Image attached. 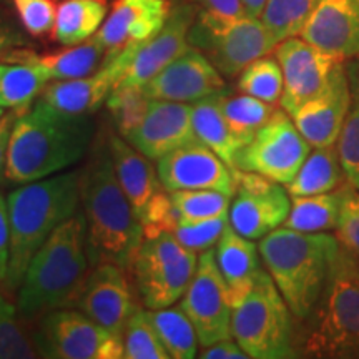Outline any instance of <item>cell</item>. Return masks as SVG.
<instances>
[{
	"mask_svg": "<svg viewBox=\"0 0 359 359\" xmlns=\"http://www.w3.org/2000/svg\"><path fill=\"white\" fill-rule=\"evenodd\" d=\"M93 138L88 115H74L40 100L20 110L12 128L7 155V182H37L79 163Z\"/></svg>",
	"mask_w": 359,
	"mask_h": 359,
	"instance_id": "6da1fadb",
	"label": "cell"
},
{
	"mask_svg": "<svg viewBox=\"0 0 359 359\" xmlns=\"http://www.w3.org/2000/svg\"><path fill=\"white\" fill-rule=\"evenodd\" d=\"M80 206L92 266L110 262L125 269L143 241V228L116 178L107 142H97L80 170Z\"/></svg>",
	"mask_w": 359,
	"mask_h": 359,
	"instance_id": "7a4b0ae2",
	"label": "cell"
},
{
	"mask_svg": "<svg viewBox=\"0 0 359 359\" xmlns=\"http://www.w3.org/2000/svg\"><path fill=\"white\" fill-rule=\"evenodd\" d=\"M87 224L83 212L72 215L40 246L17 290V309L35 320L57 308L72 306L88 276Z\"/></svg>",
	"mask_w": 359,
	"mask_h": 359,
	"instance_id": "3957f363",
	"label": "cell"
},
{
	"mask_svg": "<svg viewBox=\"0 0 359 359\" xmlns=\"http://www.w3.org/2000/svg\"><path fill=\"white\" fill-rule=\"evenodd\" d=\"M299 323L298 356L359 359V258L341 241L320 299Z\"/></svg>",
	"mask_w": 359,
	"mask_h": 359,
	"instance_id": "277c9868",
	"label": "cell"
},
{
	"mask_svg": "<svg viewBox=\"0 0 359 359\" xmlns=\"http://www.w3.org/2000/svg\"><path fill=\"white\" fill-rule=\"evenodd\" d=\"M11 259L4 285L19 290L30 259L53 230L80 206V172L57 173L13 190L7 198Z\"/></svg>",
	"mask_w": 359,
	"mask_h": 359,
	"instance_id": "5b68a950",
	"label": "cell"
},
{
	"mask_svg": "<svg viewBox=\"0 0 359 359\" xmlns=\"http://www.w3.org/2000/svg\"><path fill=\"white\" fill-rule=\"evenodd\" d=\"M338 246V236L331 231L304 233L286 226L276 228L259 240L264 269L296 321L306 320L320 299Z\"/></svg>",
	"mask_w": 359,
	"mask_h": 359,
	"instance_id": "8992f818",
	"label": "cell"
},
{
	"mask_svg": "<svg viewBox=\"0 0 359 359\" xmlns=\"http://www.w3.org/2000/svg\"><path fill=\"white\" fill-rule=\"evenodd\" d=\"M293 313L266 269L233 306L231 336L251 359L298 358Z\"/></svg>",
	"mask_w": 359,
	"mask_h": 359,
	"instance_id": "52a82bcc",
	"label": "cell"
},
{
	"mask_svg": "<svg viewBox=\"0 0 359 359\" xmlns=\"http://www.w3.org/2000/svg\"><path fill=\"white\" fill-rule=\"evenodd\" d=\"M198 257L178 241L173 231L143 238L135 251L128 271L133 286L148 309L173 306L195 276Z\"/></svg>",
	"mask_w": 359,
	"mask_h": 359,
	"instance_id": "ba28073f",
	"label": "cell"
},
{
	"mask_svg": "<svg viewBox=\"0 0 359 359\" xmlns=\"http://www.w3.org/2000/svg\"><path fill=\"white\" fill-rule=\"evenodd\" d=\"M188 42L203 52L224 77H236L259 57L275 50L276 40L262 19L245 15L236 19L201 11L193 22Z\"/></svg>",
	"mask_w": 359,
	"mask_h": 359,
	"instance_id": "9c48e42d",
	"label": "cell"
},
{
	"mask_svg": "<svg viewBox=\"0 0 359 359\" xmlns=\"http://www.w3.org/2000/svg\"><path fill=\"white\" fill-rule=\"evenodd\" d=\"M39 356L52 359H120L123 338L75 308H57L40 316L34 334Z\"/></svg>",
	"mask_w": 359,
	"mask_h": 359,
	"instance_id": "30bf717a",
	"label": "cell"
},
{
	"mask_svg": "<svg viewBox=\"0 0 359 359\" xmlns=\"http://www.w3.org/2000/svg\"><path fill=\"white\" fill-rule=\"evenodd\" d=\"M311 148L288 111L275 110L236 155L235 168L286 185L302 168Z\"/></svg>",
	"mask_w": 359,
	"mask_h": 359,
	"instance_id": "8fae6325",
	"label": "cell"
},
{
	"mask_svg": "<svg viewBox=\"0 0 359 359\" xmlns=\"http://www.w3.org/2000/svg\"><path fill=\"white\" fill-rule=\"evenodd\" d=\"M235 182V198L228 212L233 230L250 240H262L283 226L291 210L290 193L285 185L236 168Z\"/></svg>",
	"mask_w": 359,
	"mask_h": 359,
	"instance_id": "7c38bea8",
	"label": "cell"
},
{
	"mask_svg": "<svg viewBox=\"0 0 359 359\" xmlns=\"http://www.w3.org/2000/svg\"><path fill=\"white\" fill-rule=\"evenodd\" d=\"M180 306L195 326L201 348L231 338L233 308L213 248L201 251L195 276Z\"/></svg>",
	"mask_w": 359,
	"mask_h": 359,
	"instance_id": "4fadbf2b",
	"label": "cell"
},
{
	"mask_svg": "<svg viewBox=\"0 0 359 359\" xmlns=\"http://www.w3.org/2000/svg\"><path fill=\"white\" fill-rule=\"evenodd\" d=\"M72 306L122 338L130 318L140 309L125 268L110 262L93 266Z\"/></svg>",
	"mask_w": 359,
	"mask_h": 359,
	"instance_id": "5bb4252c",
	"label": "cell"
},
{
	"mask_svg": "<svg viewBox=\"0 0 359 359\" xmlns=\"http://www.w3.org/2000/svg\"><path fill=\"white\" fill-rule=\"evenodd\" d=\"M275 57L283 70L281 109L290 115L326 87L331 72L341 60L314 47L302 35L281 40L275 47Z\"/></svg>",
	"mask_w": 359,
	"mask_h": 359,
	"instance_id": "9a60e30c",
	"label": "cell"
},
{
	"mask_svg": "<svg viewBox=\"0 0 359 359\" xmlns=\"http://www.w3.org/2000/svg\"><path fill=\"white\" fill-rule=\"evenodd\" d=\"M156 172L165 191L217 190L235 195V170L198 140L161 156Z\"/></svg>",
	"mask_w": 359,
	"mask_h": 359,
	"instance_id": "2e32d148",
	"label": "cell"
},
{
	"mask_svg": "<svg viewBox=\"0 0 359 359\" xmlns=\"http://www.w3.org/2000/svg\"><path fill=\"white\" fill-rule=\"evenodd\" d=\"M226 90L223 75L198 48L188 47L172 64L143 85L151 100L196 103Z\"/></svg>",
	"mask_w": 359,
	"mask_h": 359,
	"instance_id": "e0dca14e",
	"label": "cell"
},
{
	"mask_svg": "<svg viewBox=\"0 0 359 359\" xmlns=\"http://www.w3.org/2000/svg\"><path fill=\"white\" fill-rule=\"evenodd\" d=\"M196 12L193 6H178L170 13L168 20L145 42L132 45L128 65L118 85H137L143 87L148 80L160 74L175 58L190 47L188 34Z\"/></svg>",
	"mask_w": 359,
	"mask_h": 359,
	"instance_id": "ac0fdd59",
	"label": "cell"
},
{
	"mask_svg": "<svg viewBox=\"0 0 359 359\" xmlns=\"http://www.w3.org/2000/svg\"><path fill=\"white\" fill-rule=\"evenodd\" d=\"M132 45L123 50L109 52L105 64L93 74L82 79L52 80L45 85L40 98L55 109L74 115H88L97 111L127 70Z\"/></svg>",
	"mask_w": 359,
	"mask_h": 359,
	"instance_id": "d6986e66",
	"label": "cell"
},
{
	"mask_svg": "<svg viewBox=\"0 0 359 359\" xmlns=\"http://www.w3.org/2000/svg\"><path fill=\"white\" fill-rule=\"evenodd\" d=\"M351 105L346 60H338L326 87L299 107L291 118L311 147L334 145Z\"/></svg>",
	"mask_w": 359,
	"mask_h": 359,
	"instance_id": "ffe728a7",
	"label": "cell"
},
{
	"mask_svg": "<svg viewBox=\"0 0 359 359\" xmlns=\"http://www.w3.org/2000/svg\"><path fill=\"white\" fill-rule=\"evenodd\" d=\"M123 138L150 160H160L175 148L196 140L191 107L187 103L150 98L143 120Z\"/></svg>",
	"mask_w": 359,
	"mask_h": 359,
	"instance_id": "44dd1931",
	"label": "cell"
},
{
	"mask_svg": "<svg viewBox=\"0 0 359 359\" xmlns=\"http://www.w3.org/2000/svg\"><path fill=\"white\" fill-rule=\"evenodd\" d=\"M299 35L341 60L359 57V0H320Z\"/></svg>",
	"mask_w": 359,
	"mask_h": 359,
	"instance_id": "7402d4cb",
	"label": "cell"
},
{
	"mask_svg": "<svg viewBox=\"0 0 359 359\" xmlns=\"http://www.w3.org/2000/svg\"><path fill=\"white\" fill-rule=\"evenodd\" d=\"M170 13L168 0H115L95 39L109 52H120L154 37Z\"/></svg>",
	"mask_w": 359,
	"mask_h": 359,
	"instance_id": "603a6c76",
	"label": "cell"
},
{
	"mask_svg": "<svg viewBox=\"0 0 359 359\" xmlns=\"http://www.w3.org/2000/svg\"><path fill=\"white\" fill-rule=\"evenodd\" d=\"M215 258L226 285L231 308L236 306L250 293L263 269L258 245L233 230L228 223L222 238L215 245Z\"/></svg>",
	"mask_w": 359,
	"mask_h": 359,
	"instance_id": "cb8c5ba5",
	"label": "cell"
},
{
	"mask_svg": "<svg viewBox=\"0 0 359 359\" xmlns=\"http://www.w3.org/2000/svg\"><path fill=\"white\" fill-rule=\"evenodd\" d=\"M107 145H109L111 161H114L116 178L140 222V215L145 206L150 203L156 193L163 190L158 172H155L150 158L130 145L122 135H107Z\"/></svg>",
	"mask_w": 359,
	"mask_h": 359,
	"instance_id": "d4e9b609",
	"label": "cell"
},
{
	"mask_svg": "<svg viewBox=\"0 0 359 359\" xmlns=\"http://www.w3.org/2000/svg\"><path fill=\"white\" fill-rule=\"evenodd\" d=\"M219 95L222 92L203 98L191 107L193 132L196 140L213 150L228 167L235 170L236 155L240 154L241 148L248 145L250 138L238 133L228 122L222 110Z\"/></svg>",
	"mask_w": 359,
	"mask_h": 359,
	"instance_id": "484cf974",
	"label": "cell"
},
{
	"mask_svg": "<svg viewBox=\"0 0 359 359\" xmlns=\"http://www.w3.org/2000/svg\"><path fill=\"white\" fill-rule=\"evenodd\" d=\"M358 191L351 183L344 182L333 191L308 196H293L291 210L283 226L304 233H327L338 226L344 201Z\"/></svg>",
	"mask_w": 359,
	"mask_h": 359,
	"instance_id": "4316f807",
	"label": "cell"
},
{
	"mask_svg": "<svg viewBox=\"0 0 359 359\" xmlns=\"http://www.w3.org/2000/svg\"><path fill=\"white\" fill-rule=\"evenodd\" d=\"M346 182L338 147H313L294 178L285 185L290 196H308L333 191Z\"/></svg>",
	"mask_w": 359,
	"mask_h": 359,
	"instance_id": "83f0119b",
	"label": "cell"
},
{
	"mask_svg": "<svg viewBox=\"0 0 359 359\" xmlns=\"http://www.w3.org/2000/svg\"><path fill=\"white\" fill-rule=\"evenodd\" d=\"M107 55H109V50L93 35L92 39L79 45H70L64 50L45 53V55L34 53L29 64L37 65L47 75L48 82L72 80L87 77L97 72L105 64Z\"/></svg>",
	"mask_w": 359,
	"mask_h": 359,
	"instance_id": "f1b7e54d",
	"label": "cell"
},
{
	"mask_svg": "<svg viewBox=\"0 0 359 359\" xmlns=\"http://www.w3.org/2000/svg\"><path fill=\"white\" fill-rule=\"evenodd\" d=\"M107 12V0H64L58 4L52 37L65 47L82 43L100 30Z\"/></svg>",
	"mask_w": 359,
	"mask_h": 359,
	"instance_id": "f546056e",
	"label": "cell"
},
{
	"mask_svg": "<svg viewBox=\"0 0 359 359\" xmlns=\"http://www.w3.org/2000/svg\"><path fill=\"white\" fill-rule=\"evenodd\" d=\"M161 343L172 359H193L198 356V334L182 306L148 309Z\"/></svg>",
	"mask_w": 359,
	"mask_h": 359,
	"instance_id": "4dcf8cb0",
	"label": "cell"
},
{
	"mask_svg": "<svg viewBox=\"0 0 359 359\" xmlns=\"http://www.w3.org/2000/svg\"><path fill=\"white\" fill-rule=\"evenodd\" d=\"M48 79L35 64H0V107L25 110L47 85Z\"/></svg>",
	"mask_w": 359,
	"mask_h": 359,
	"instance_id": "1f68e13d",
	"label": "cell"
},
{
	"mask_svg": "<svg viewBox=\"0 0 359 359\" xmlns=\"http://www.w3.org/2000/svg\"><path fill=\"white\" fill-rule=\"evenodd\" d=\"M346 70L351 88V105L336 147L346 180L359 191V57L348 58Z\"/></svg>",
	"mask_w": 359,
	"mask_h": 359,
	"instance_id": "d6a6232c",
	"label": "cell"
},
{
	"mask_svg": "<svg viewBox=\"0 0 359 359\" xmlns=\"http://www.w3.org/2000/svg\"><path fill=\"white\" fill-rule=\"evenodd\" d=\"M320 0H266L262 22L280 43L281 40L302 34L309 15Z\"/></svg>",
	"mask_w": 359,
	"mask_h": 359,
	"instance_id": "836d02e7",
	"label": "cell"
},
{
	"mask_svg": "<svg viewBox=\"0 0 359 359\" xmlns=\"http://www.w3.org/2000/svg\"><path fill=\"white\" fill-rule=\"evenodd\" d=\"M178 224L228 215L231 195L217 190H177L168 191Z\"/></svg>",
	"mask_w": 359,
	"mask_h": 359,
	"instance_id": "e575fe53",
	"label": "cell"
},
{
	"mask_svg": "<svg viewBox=\"0 0 359 359\" xmlns=\"http://www.w3.org/2000/svg\"><path fill=\"white\" fill-rule=\"evenodd\" d=\"M238 90L246 95L275 105L283 95V70L276 57H259L241 70L238 77Z\"/></svg>",
	"mask_w": 359,
	"mask_h": 359,
	"instance_id": "d590c367",
	"label": "cell"
},
{
	"mask_svg": "<svg viewBox=\"0 0 359 359\" xmlns=\"http://www.w3.org/2000/svg\"><path fill=\"white\" fill-rule=\"evenodd\" d=\"M222 110L231 127L246 138H253L259 127L268 122L269 116L275 114V107L271 103L259 100L257 97L246 95V93H238L231 95L228 88L219 95Z\"/></svg>",
	"mask_w": 359,
	"mask_h": 359,
	"instance_id": "8d00e7d4",
	"label": "cell"
},
{
	"mask_svg": "<svg viewBox=\"0 0 359 359\" xmlns=\"http://www.w3.org/2000/svg\"><path fill=\"white\" fill-rule=\"evenodd\" d=\"M125 359H168V353L156 333L148 311L140 308L130 318L123 331Z\"/></svg>",
	"mask_w": 359,
	"mask_h": 359,
	"instance_id": "74e56055",
	"label": "cell"
},
{
	"mask_svg": "<svg viewBox=\"0 0 359 359\" xmlns=\"http://www.w3.org/2000/svg\"><path fill=\"white\" fill-rule=\"evenodd\" d=\"M32 339L22 326L17 304L0 294V359L37 358L39 351Z\"/></svg>",
	"mask_w": 359,
	"mask_h": 359,
	"instance_id": "f35d334b",
	"label": "cell"
},
{
	"mask_svg": "<svg viewBox=\"0 0 359 359\" xmlns=\"http://www.w3.org/2000/svg\"><path fill=\"white\" fill-rule=\"evenodd\" d=\"M150 98L145 95L143 87L137 85H116L107 98V109L115 120V127L122 137L132 132L145 116Z\"/></svg>",
	"mask_w": 359,
	"mask_h": 359,
	"instance_id": "ab89813d",
	"label": "cell"
},
{
	"mask_svg": "<svg viewBox=\"0 0 359 359\" xmlns=\"http://www.w3.org/2000/svg\"><path fill=\"white\" fill-rule=\"evenodd\" d=\"M20 25L30 37H45L52 34L57 19L55 0H12Z\"/></svg>",
	"mask_w": 359,
	"mask_h": 359,
	"instance_id": "60d3db41",
	"label": "cell"
},
{
	"mask_svg": "<svg viewBox=\"0 0 359 359\" xmlns=\"http://www.w3.org/2000/svg\"><path fill=\"white\" fill-rule=\"evenodd\" d=\"M228 223H230L228 215L201 219V222L195 223H182L175 228L173 235L178 238V241L183 246L198 253V251L215 248Z\"/></svg>",
	"mask_w": 359,
	"mask_h": 359,
	"instance_id": "b9f144b4",
	"label": "cell"
},
{
	"mask_svg": "<svg viewBox=\"0 0 359 359\" xmlns=\"http://www.w3.org/2000/svg\"><path fill=\"white\" fill-rule=\"evenodd\" d=\"M140 223L143 238H155L161 233L173 231L178 226V218L170 193H165V190L156 193L140 215Z\"/></svg>",
	"mask_w": 359,
	"mask_h": 359,
	"instance_id": "7bdbcfd3",
	"label": "cell"
},
{
	"mask_svg": "<svg viewBox=\"0 0 359 359\" xmlns=\"http://www.w3.org/2000/svg\"><path fill=\"white\" fill-rule=\"evenodd\" d=\"M30 42L7 12L0 11V64H29Z\"/></svg>",
	"mask_w": 359,
	"mask_h": 359,
	"instance_id": "ee69618b",
	"label": "cell"
},
{
	"mask_svg": "<svg viewBox=\"0 0 359 359\" xmlns=\"http://www.w3.org/2000/svg\"><path fill=\"white\" fill-rule=\"evenodd\" d=\"M334 235L359 258V193L354 191L341 208Z\"/></svg>",
	"mask_w": 359,
	"mask_h": 359,
	"instance_id": "f6af8a7d",
	"label": "cell"
},
{
	"mask_svg": "<svg viewBox=\"0 0 359 359\" xmlns=\"http://www.w3.org/2000/svg\"><path fill=\"white\" fill-rule=\"evenodd\" d=\"M8 259H11V223H8V205L0 193V283L6 281Z\"/></svg>",
	"mask_w": 359,
	"mask_h": 359,
	"instance_id": "bcb514c9",
	"label": "cell"
},
{
	"mask_svg": "<svg viewBox=\"0 0 359 359\" xmlns=\"http://www.w3.org/2000/svg\"><path fill=\"white\" fill-rule=\"evenodd\" d=\"M198 356L201 359H248V354L241 349L233 336L203 348Z\"/></svg>",
	"mask_w": 359,
	"mask_h": 359,
	"instance_id": "7dc6e473",
	"label": "cell"
},
{
	"mask_svg": "<svg viewBox=\"0 0 359 359\" xmlns=\"http://www.w3.org/2000/svg\"><path fill=\"white\" fill-rule=\"evenodd\" d=\"M20 110H11L8 114H4L0 116V185L7 182L6 170H7V155H8V145H11L12 128L15 123L17 116H19Z\"/></svg>",
	"mask_w": 359,
	"mask_h": 359,
	"instance_id": "c3c4849f",
	"label": "cell"
},
{
	"mask_svg": "<svg viewBox=\"0 0 359 359\" xmlns=\"http://www.w3.org/2000/svg\"><path fill=\"white\" fill-rule=\"evenodd\" d=\"M198 4L201 6V11L212 13V15L226 17V19L246 15L241 0H198Z\"/></svg>",
	"mask_w": 359,
	"mask_h": 359,
	"instance_id": "681fc988",
	"label": "cell"
},
{
	"mask_svg": "<svg viewBox=\"0 0 359 359\" xmlns=\"http://www.w3.org/2000/svg\"><path fill=\"white\" fill-rule=\"evenodd\" d=\"M246 11V15L255 17V19H262V13L266 6V0H241Z\"/></svg>",
	"mask_w": 359,
	"mask_h": 359,
	"instance_id": "f907efd6",
	"label": "cell"
},
{
	"mask_svg": "<svg viewBox=\"0 0 359 359\" xmlns=\"http://www.w3.org/2000/svg\"><path fill=\"white\" fill-rule=\"evenodd\" d=\"M4 114H6V110H4V109H2V107H0V116H2Z\"/></svg>",
	"mask_w": 359,
	"mask_h": 359,
	"instance_id": "816d5d0a",
	"label": "cell"
}]
</instances>
